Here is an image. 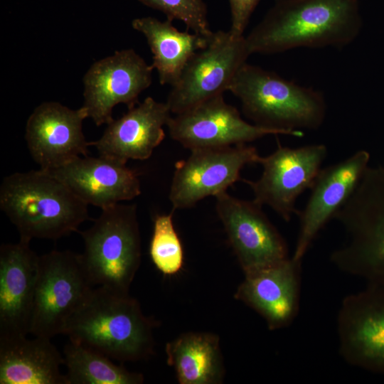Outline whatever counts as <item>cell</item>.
<instances>
[{"label":"cell","instance_id":"cell-1","mask_svg":"<svg viewBox=\"0 0 384 384\" xmlns=\"http://www.w3.org/2000/svg\"><path fill=\"white\" fill-rule=\"evenodd\" d=\"M361 25L358 0H274L245 41L250 55L342 47L356 38Z\"/></svg>","mask_w":384,"mask_h":384},{"label":"cell","instance_id":"cell-2","mask_svg":"<svg viewBox=\"0 0 384 384\" xmlns=\"http://www.w3.org/2000/svg\"><path fill=\"white\" fill-rule=\"evenodd\" d=\"M156 326L129 294L95 287L68 319L63 334L111 359L137 361L154 353Z\"/></svg>","mask_w":384,"mask_h":384},{"label":"cell","instance_id":"cell-3","mask_svg":"<svg viewBox=\"0 0 384 384\" xmlns=\"http://www.w3.org/2000/svg\"><path fill=\"white\" fill-rule=\"evenodd\" d=\"M0 208L16 228L20 240H56L90 219L88 205L46 170L16 172L4 178Z\"/></svg>","mask_w":384,"mask_h":384},{"label":"cell","instance_id":"cell-4","mask_svg":"<svg viewBox=\"0 0 384 384\" xmlns=\"http://www.w3.org/2000/svg\"><path fill=\"white\" fill-rule=\"evenodd\" d=\"M228 90L240 100L243 113L255 124L284 135L302 137L300 129H317L326 117L322 92L247 63L238 70Z\"/></svg>","mask_w":384,"mask_h":384},{"label":"cell","instance_id":"cell-5","mask_svg":"<svg viewBox=\"0 0 384 384\" xmlns=\"http://www.w3.org/2000/svg\"><path fill=\"white\" fill-rule=\"evenodd\" d=\"M346 241L330 257L340 270L384 287V165L366 169L336 213Z\"/></svg>","mask_w":384,"mask_h":384},{"label":"cell","instance_id":"cell-6","mask_svg":"<svg viewBox=\"0 0 384 384\" xmlns=\"http://www.w3.org/2000/svg\"><path fill=\"white\" fill-rule=\"evenodd\" d=\"M83 263L95 287L129 294L141 262V238L134 204L102 210L90 228L78 231Z\"/></svg>","mask_w":384,"mask_h":384},{"label":"cell","instance_id":"cell-7","mask_svg":"<svg viewBox=\"0 0 384 384\" xmlns=\"http://www.w3.org/2000/svg\"><path fill=\"white\" fill-rule=\"evenodd\" d=\"M94 287L81 254L52 250L39 256L29 334L48 338L63 334Z\"/></svg>","mask_w":384,"mask_h":384},{"label":"cell","instance_id":"cell-8","mask_svg":"<svg viewBox=\"0 0 384 384\" xmlns=\"http://www.w3.org/2000/svg\"><path fill=\"white\" fill-rule=\"evenodd\" d=\"M250 55L244 36L230 31L214 32L208 44L191 57L171 86L166 102L171 112L179 114L223 95Z\"/></svg>","mask_w":384,"mask_h":384},{"label":"cell","instance_id":"cell-9","mask_svg":"<svg viewBox=\"0 0 384 384\" xmlns=\"http://www.w3.org/2000/svg\"><path fill=\"white\" fill-rule=\"evenodd\" d=\"M175 166L169 198L173 210L189 208L208 196L224 193L240 179V171L250 164H259L261 156L247 144L202 148Z\"/></svg>","mask_w":384,"mask_h":384},{"label":"cell","instance_id":"cell-10","mask_svg":"<svg viewBox=\"0 0 384 384\" xmlns=\"http://www.w3.org/2000/svg\"><path fill=\"white\" fill-rule=\"evenodd\" d=\"M327 154L323 144L290 148L278 144L259 164L262 173L256 181L244 180L254 194L253 201L267 206L285 221L298 214L296 201L305 190L311 188L321 169Z\"/></svg>","mask_w":384,"mask_h":384},{"label":"cell","instance_id":"cell-11","mask_svg":"<svg viewBox=\"0 0 384 384\" xmlns=\"http://www.w3.org/2000/svg\"><path fill=\"white\" fill-rule=\"evenodd\" d=\"M154 68L133 49H124L95 62L83 77L84 103L87 118L97 126L113 120L118 104L130 109L151 84Z\"/></svg>","mask_w":384,"mask_h":384},{"label":"cell","instance_id":"cell-12","mask_svg":"<svg viewBox=\"0 0 384 384\" xmlns=\"http://www.w3.org/2000/svg\"><path fill=\"white\" fill-rule=\"evenodd\" d=\"M338 351L348 364L384 375V287L346 296L337 316Z\"/></svg>","mask_w":384,"mask_h":384},{"label":"cell","instance_id":"cell-13","mask_svg":"<svg viewBox=\"0 0 384 384\" xmlns=\"http://www.w3.org/2000/svg\"><path fill=\"white\" fill-rule=\"evenodd\" d=\"M215 198L218 215L244 274L289 257L284 238L263 213L262 206L226 191Z\"/></svg>","mask_w":384,"mask_h":384},{"label":"cell","instance_id":"cell-14","mask_svg":"<svg viewBox=\"0 0 384 384\" xmlns=\"http://www.w3.org/2000/svg\"><path fill=\"white\" fill-rule=\"evenodd\" d=\"M166 127L171 137L191 150L247 144L280 132L245 121L223 95L171 117Z\"/></svg>","mask_w":384,"mask_h":384},{"label":"cell","instance_id":"cell-15","mask_svg":"<svg viewBox=\"0 0 384 384\" xmlns=\"http://www.w3.org/2000/svg\"><path fill=\"white\" fill-rule=\"evenodd\" d=\"M86 118L82 107L72 110L58 102H45L35 108L26 122L25 139L40 169H55L87 156L90 144L82 132Z\"/></svg>","mask_w":384,"mask_h":384},{"label":"cell","instance_id":"cell-16","mask_svg":"<svg viewBox=\"0 0 384 384\" xmlns=\"http://www.w3.org/2000/svg\"><path fill=\"white\" fill-rule=\"evenodd\" d=\"M370 153L361 149L321 169L304 208L298 212L299 231L292 257L302 260L320 230L348 201L369 166Z\"/></svg>","mask_w":384,"mask_h":384},{"label":"cell","instance_id":"cell-17","mask_svg":"<svg viewBox=\"0 0 384 384\" xmlns=\"http://www.w3.org/2000/svg\"><path fill=\"white\" fill-rule=\"evenodd\" d=\"M301 270L302 260L289 257L245 274L234 297L259 314L270 330L287 327L299 310Z\"/></svg>","mask_w":384,"mask_h":384},{"label":"cell","instance_id":"cell-18","mask_svg":"<svg viewBox=\"0 0 384 384\" xmlns=\"http://www.w3.org/2000/svg\"><path fill=\"white\" fill-rule=\"evenodd\" d=\"M126 164L102 155L84 156L48 171L85 203L102 210L141 193L139 175Z\"/></svg>","mask_w":384,"mask_h":384},{"label":"cell","instance_id":"cell-19","mask_svg":"<svg viewBox=\"0 0 384 384\" xmlns=\"http://www.w3.org/2000/svg\"><path fill=\"white\" fill-rule=\"evenodd\" d=\"M29 243L0 247V337L29 334L39 260Z\"/></svg>","mask_w":384,"mask_h":384},{"label":"cell","instance_id":"cell-20","mask_svg":"<svg viewBox=\"0 0 384 384\" xmlns=\"http://www.w3.org/2000/svg\"><path fill=\"white\" fill-rule=\"evenodd\" d=\"M171 112L166 102L148 97L107 124L100 139L90 142L99 155L118 159L145 160L164 140V126Z\"/></svg>","mask_w":384,"mask_h":384},{"label":"cell","instance_id":"cell-21","mask_svg":"<svg viewBox=\"0 0 384 384\" xmlns=\"http://www.w3.org/2000/svg\"><path fill=\"white\" fill-rule=\"evenodd\" d=\"M63 364L50 338L0 337L1 384H68L60 370Z\"/></svg>","mask_w":384,"mask_h":384},{"label":"cell","instance_id":"cell-22","mask_svg":"<svg viewBox=\"0 0 384 384\" xmlns=\"http://www.w3.org/2000/svg\"><path fill=\"white\" fill-rule=\"evenodd\" d=\"M132 26L146 38L153 53L151 65L159 74L161 85H174L185 65L198 50L205 48L210 38L180 31L172 21L147 16L134 18Z\"/></svg>","mask_w":384,"mask_h":384},{"label":"cell","instance_id":"cell-23","mask_svg":"<svg viewBox=\"0 0 384 384\" xmlns=\"http://www.w3.org/2000/svg\"><path fill=\"white\" fill-rule=\"evenodd\" d=\"M167 363L181 384L221 383L225 369L219 337L208 332L181 334L166 345Z\"/></svg>","mask_w":384,"mask_h":384},{"label":"cell","instance_id":"cell-24","mask_svg":"<svg viewBox=\"0 0 384 384\" xmlns=\"http://www.w3.org/2000/svg\"><path fill=\"white\" fill-rule=\"evenodd\" d=\"M68 384H141L142 373L130 372L109 357L70 341L63 349Z\"/></svg>","mask_w":384,"mask_h":384},{"label":"cell","instance_id":"cell-25","mask_svg":"<svg viewBox=\"0 0 384 384\" xmlns=\"http://www.w3.org/2000/svg\"><path fill=\"white\" fill-rule=\"evenodd\" d=\"M149 253L155 267L164 274L178 272L183 266L181 242L173 223V212L156 215Z\"/></svg>","mask_w":384,"mask_h":384},{"label":"cell","instance_id":"cell-26","mask_svg":"<svg viewBox=\"0 0 384 384\" xmlns=\"http://www.w3.org/2000/svg\"><path fill=\"white\" fill-rule=\"evenodd\" d=\"M145 6L163 12L166 19L183 21L188 29L206 38L213 33L207 18V7L203 0H138Z\"/></svg>","mask_w":384,"mask_h":384},{"label":"cell","instance_id":"cell-27","mask_svg":"<svg viewBox=\"0 0 384 384\" xmlns=\"http://www.w3.org/2000/svg\"><path fill=\"white\" fill-rule=\"evenodd\" d=\"M231 14L230 31L236 36H243L250 16L260 0H228Z\"/></svg>","mask_w":384,"mask_h":384}]
</instances>
